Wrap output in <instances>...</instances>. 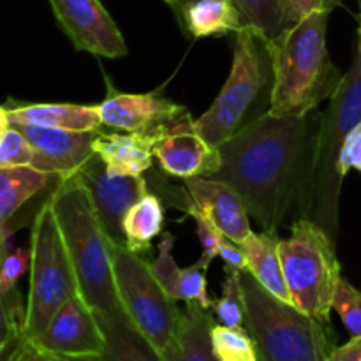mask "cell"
<instances>
[{
    "label": "cell",
    "instance_id": "1",
    "mask_svg": "<svg viewBox=\"0 0 361 361\" xmlns=\"http://www.w3.org/2000/svg\"><path fill=\"white\" fill-rule=\"evenodd\" d=\"M319 118L268 113L217 147L219 168L204 178L233 187L261 231H279L302 200Z\"/></svg>",
    "mask_w": 361,
    "mask_h": 361
},
{
    "label": "cell",
    "instance_id": "2",
    "mask_svg": "<svg viewBox=\"0 0 361 361\" xmlns=\"http://www.w3.org/2000/svg\"><path fill=\"white\" fill-rule=\"evenodd\" d=\"M48 201L76 275L78 295L95 316L122 310L113 275V240L106 235L87 189L74 175L62 176Z\"/></svg>",
    "mask_w": 361,
    "mask_h": 361
},
{
    "label": "cell",
    "instance_id": "3",
    "mask_svg": "<svg viewBox=\"0 0 361 361\" xmlns=\"http://www.w3.org/2000/svg\"><path fill=\"white\" fill-rule=\"evenodd\" d=\"M361 123V53L356 51L349 73L321 113L312 148L309 175L296 219H310L328 233L334 242L338 235V201L344 175L338 168L342 147Z\"/></svg>",
    "mask_w": 361,
    "mask_h": 361
},
{
    "label": "cell",
    "instance_id": "4",
    "mask_svg": "<svg viewBox=\"0 0 361 361\" xmlns=\"http://www.w3.org/2000/svg\"><path fill=\"white\" fill-rule=\"evenodd\" d=\"M275 87L274 42L252 25L236 32L231 73L210 108L196 120L201 136L221 147L270 113Z\"/></svg>",
    "mask_w": 361,
    "mask_h": 361
},
{
    "label": "cell",
    "instance_id": "5",
    "mask_svg": "<svg viewBox=\"0 0 361 361\" xmlns=\"http://www.w3.org/2000/svg\"><path fill=\"white\" fill-rule=\"evenodd\" d=\"M330 13H314L274 39L275 87L270 113L303 116L341 87L344 74L334 66L326 48Z\"/></svg>",
    "mask_w": 361,
    "mask_h": 361
},
{
    "label": "cell",
    "instance_id": "6",
    "mask_svg": "<svg viewBox=\"0 0 361 361\" xmlns=\"http://www.w3.org/2000/svg\"><path fill=\"white\" fill-rule=\"evenodd\" d=\"M245 328L259 361H328L334 345L330 323L314 319L242 271Z\"/></svg>",
    "mask_w": 361,
    "mask_h": 361
},
{
    "label": "cell",
    "instance_id": "7",
    "mask_svg": "<svg viewBox=\"0 0 361 361\" xmlns=\"http://www.w3.org/2000/svg\"><path fill=\"white\" fill-rule=\"evenodd\" d=\"M334 240L310 219H295L289 238L279 242L282 270L293 303L314 319L330 323L341 263Z\"/></svg>",
    "mask_w": 361,
    "mask_h": 361
},
{
    "label": "cell",
    "instance_id": "8",
    "mask_svg": "<svg viewBox=\"0 0 361 361\" xmlns=\"http://www.w3.org/2000/svg\"><path fill=\"white\" fill-rule=\"evenodd\" d=\"M30 252V289L25 305L23 331L32 342L46 330L60 307L78 295L76 275L49 201L35 214Z\"/></svg>",
    "mask_w": 361,
    "mask_h": 361
},
{
    "label": "cell",
    "instance_id": "9",
    "mask_svg": "<svg viewBox=\"0 0 361 361\" xmlns=\"http://www.w3.org/2000/svg\"><path fill=\"white\" fill-rule=\"evenodd\" d=\"M113 275L118 300L134 326L155 345L161 356L175 344L182 310L152 271L150 263L126 245L113 242Z\"/></svg>",
    "mask_w": 361,
    "mask_h": 361
},
{
    "label": "cell",
    "instance_id": "10",
    "mask_svg": "<svg viewBox=\"0 0 361 361\" xmlns=\"http://www.w3.org/2000/svg\"><path fill=\"white\" fill-rule=\"evenodd\" d=\"M74 176L87 189L106 235L115 243L126 245L122 221L129 208L150 192L147 180L143 176L109 175L97 154L92 155Z\"/></svg>",
    "mask_w": 361,
    "mask_h": 361
},
{
    "label": "cell",
    "instance_id": "11",
    "mask_svg": "<svg viewBox=\"0 0 361 361\" xmlns=\"http://www.w3.org/2000/svg\"><path fill=\"white\" fill-rule=\"evenodd\" d=\"M32 344L51 355L81 361L101 356L106 338L94 310L76 295L60 307L46 330Z\"/></svg>",
    "mask_w": 361,
    "mask_h": 361
},
{
    "label": "cell",
    "instance_id": "12",
    "mask_svg": "<svg viewBox=\"0 0 361 361\" xmlns=\"http://www.w3.org/2000/svg\"><path fill=\"white\" fill-rule=\"evenodd\" d=\"M49 6L76 49L106 59L127 55L122 32L101 0H49Z\"/></svg>",
    "mask_w": 361,
    "mask_h": 361
},
{
    "label": "cell",
    "instance_id": "13",
    "mask_svg": "<svg viewBox=\"0 0 361 361\" xmlns=\"http://www.w3.org/2000/svg\"><path fill=\"white\" fill-rule=\"evenodd\" d=\"M152 154L166 175L182 180L212 175L221 162L219 150L201 136L187 109L157 134Z\"/></svg>",
    "mask_w": 361,
    "mask_h": 361
},
{
    "label": "cell",
    "instance_id": "14",
    "mask_svg": "<svg viewBox=\"0 0 361 361\" xmlns=\"http://www.w3.org/2000/svg\"><path fill=\"white\" fill-rule=\"evenodd\" d=\"M20 130L35 150L32 168L56 176H71L95 154L99 130H66L55 127L11 123Z\"/></svg>",
    "mask_w": 361,
    "mask_h": 361
},
{
    "label": "cell",
    "instance_id": "15",
    "mask_svg": "<svg viewBox=\"0 0 361 361\" xmlns=\"http://www.w3.org/2000/svg\"><path fill=\"white\" fill-rule=\"evenodd\" d=\"M102 126L123 133L157 134L185 108L161 94H126L109 90L108 97L97 104Z\"/></svg>",
    "mask_w": 361,
    "mask_h": 361
},
{
    "label": "cell",
    "instance_id": "16",
    "mask_svg": "<svg viewBox=\"0 0 361 361\" xmlns=\"http://www.w3.org/2000/svg\"><path fill=\"white\" fill-rule=\"evenodd\" d=\"M187 192L204 217L231 242L242 245L252 233L249 212L233 187L219 180L192 176L183 180Z\"/></svg>",
    "mask_w": 361,
    "mask_h": 361
},
{
    "label": "cell",
    "instance_id": "17",
    "mask_svg": "<svg viewBox=\"0 0 361 361\" xmlns=\"http://www.w3.org/2000/svg\"><path fill=\"white\" fill-rule=\"evenodd\" d=\"M173 236L166 233L159 243V254L150 263L152 271L166 295L173 302H196L203 309L210 310L214 300L208 296L207 289V270L210 263L200 257L196 264L189 268H178L173 259Z\"/></svg>",
    "mask_w": 361,
    "mask_h": 361
},
{
    "label": "cell",
    "instance_id": "18",
    "mask_svg": "<svg viewBox=\"0 0 361 361\" xmlns=\"http://www.w3.org/2000/svg\"><path fill=\"white\" fill-rule=\"evenodd\" d=\"M159 134V133H157ZM157 134L111 133L99 130L94 152L113 176H143L152 168V147Z\"/></svg>",
    "mask_w": 361,
    "mask_h": 361
},
{
    "label": "cell",
    "instance_id": "19",
    "mask_svg": "<svg viewBox=\"0 0 361 361\" xmlns=\"http://www.w3.org/2000/svg\"><path fill=\"white\" fill-rule=\"evenodd\" d=\"M104 331L106 345L101 356L81 361H164L155 345L137 330L126 310L97 316Z\"/></svg>",
    "mask_w": 361,
    "mask_h": 361
},
{
    "label": "cell",
    "instance_id": "20",
    "mask_svg": "<svg viewBox=\"0 0 361 361\" xmlns=\"http://www.w3.org/2000/svg\"><path fill=\"white\" fill-rule=\"evenodd\" d=\"M279 242H281L279 231H252L240 247L245 252L247 271L279 300L293 303V296L282 270Z\"/></svg>",
    "mask_w": 361,
    "mask_h": 361
},
{
    "label": "cell",
    "instance_id": "21",
    "mask_svg": "<svg viewBox=\"0 0 361 361\" xmlns=\"http://www.w3.org/2000/svg\"><path fill=\"white\" fill-rule=\"evenodd\" d=\"M11 123L55 127L66 130H101L102 120L97 106L83 104H21L7 108Z\"/></svg>",
    "mask_w": 361,
    "mask_h": 361
},
{
    "label": "cell",
    "instance_id": "22",
    "mask_svg": "<svg viewBox=\"0 0 361 361\" xmlns=\"http://www.w3.org/2000/svg\"><path fill=\"white\" fill-rule=\"evenodd\" d=\"M214 326L207 309L196 302H187L182 312L178 337L162 355L164 361H219L212 349L210 331Z\"/></svg>",
    "mask_w": 361,
    "mask_h": 361
},
{
    "label": "cell",
    "instance_id": "23",
    "mask_svg": "<svg viewBox=\"0 0 361 361\" xmlns=\"http://www.w3.org/2000/svg\"><path fill=\"white\" fill-rule=\"evenodd\" d=\"M178 18L196 39L238 32L245 25L233 0H194L180 11Z\"/></svg>",
    "mask_w": 361,
    "mask_h": 361
},
{
    "label": "cell",
    "instance_id": "24",
    "mask_svg": "<svg viewBox=\"0 0 361 361\" xmlns=\"http://www.w3.org/2000/svg\"><path fill=\"white\" fill-rule=\"evenodd\" d=\"M62 176L34 168H0V229L27 201L37 196Z\"/></svg>",
    "mask_w": 361,
    "mask_h": 361
},
{
    "label": "cell",
    "instance_id": "25",
    "mask_svg": "<svg viewBox=\"0 0 361 361\" xmlns=\"http://www.w3.org/2000/svg\"><path fill=\"white\" fill-rule=\"evenodd\" d=\"M164 224V207L159 196L145 194L129 208L122 221V233L127 249L141 254L150 249L152 240L161 233Z\"/></svg>",
    "mask_w": 361,
    "mask_h": 361
},
{
    "label": "cell",
    "instance_id": "26",
    "mask_svg": "<svg viewBox=\"0 0 361 361\" xmlns=\"http://www.w3.org/2000/svg\"><path fill=\"white\" fill-rule=\"evenodd\" d=\"M212 349L219 361H259L257 348L247 328L214 324L210 331Z\"/></svg>",
    "mask_w": 361,
    "mask_h": 361
},
{
    "label": "cell",
    "instance_id": "27",
    "mask_svg": "<svg viewBox=\"0 0 361 361\" xmlns=\"http://www.w3.org/2000/svg\"><path fill=\"white\" fill-rule=\"evenodd\" d=\"M242 271L226 264L224 282H222V296L214 302L212 310L219 323L224 326L242 328L245 326V298L242 288Z\"/></svg>",
    "mask_w": 361,
    "mask_h": 361
},
{
    "label": "cell",
    "instance_id": "28",
    "mask_svg": "<svg viewBox=\"0 0 361 361\" xmlns=\"http://www.w3.org/2000/svg\"><path fill=\"white\" fill-rule=\"evenodd\" d=\"M233 2L242 13L245 25L256 27L271 41L282 34V0H233Z\"/></svg>",
    "mask_w": 361,
    "mask_h": 361
},
{
    "label": "cell",
    "instance_id": "29",
    "mask_svg": "<svg viewBox=\"0 0 361 361\" xmlns=\"http://www.w3.org/2000/svg\"><path fill=\"white\" fill-rule=\"evenodd\" d=\"M334 310L341 316L351 337H361V289L341 279L334 296Z\"/></svg>",
    "mask_w": 361,
    "mask_h": 361
},
{
    "label": "cell",
    "instance_id": "30",
    "mask_svg": "<svg viewBox=\"0 0 361 361\" xmlns=\"http://www.w3.org/2000/svg\"><path fill=\"white\" fill-rule=\"evenodd\" d=\"M34 161V147L20 130L11 126L0 141V168H32Z\"/></svg>",
    "mask_w": 361,
    "mask_h": 361
},
{
    "label": "cell",
    "instance_id": "31",
    "mask_svg": "<svg viewBox=\"0 0 361 361\" xmlns=\"http://www.w3.org/2000/svg\"><path fill=\"white\" fill-rule=\"evenodd\" d=\"M182 210H185L187 214L196 221V231H197V236H200L201 247H203L201 259L212 264V261L219 256V247H221V242L222 238H224V235H222V233L219 231V229L215 228L207 217H204V214L197 208V204L194 203L189 192H187L185 203H183Z\"/></svg>",
    "mask_w": 361,
    "mask_h": 361
},
{
    "label": "cell",
    "instance_id": "32",
    "mask_svg": "<svg viewBox=\"0 0 361 361\" xmlns=\"http://www.w3.org/2000/svg\"><path fill=\"white\" fill-rule=\"evenodd\" d=\"M338 4H341V0H282V32L293 28L314 13H331Z\"/></svg>",
    "mask_w": 361,
    "mask_h": 361
},
{
    "label": "cell",
    "instance_id": "33",
    "mask_svg": "<svg viewBox=\"0 0 361 361\" xmlns=\"http://www.w3.org/2000/svg\"><path fill=\"white\" fill-rule=\"evenodd\" d=\"M30 249H18L11 254L4 252L0 259V293L9 295L14 291L18 279L30 268Z\"/></svg>",
    "mask_w": 361,
    "mask_h": 361
},
{
    "label": "cell",
    "instance_id": "34",
    "mask_svg": "<svg viewBox=\"0 0 361 361\" xmlns=\"http://www.w3.org/2000/svg\"><path fill=\"white\" fill-rule=\"evenodd\" d=\"M2 256H0V259H2ZM23 323L25 309H21L20 300L14 295V291L9 295L0 293V348L9 341L11 335L16 334L18 330H23Z\"/></svg>",
    "mask_w": 361,
    "mask_h": 361
},
{
    "label": "cell",
    "instance_id": "35",
    "mask_svg": "<svg viewBox=\"0 0 361 361\" xmlns=\"http://www.w3.org/2000/svg\"><path fill=\"white\" fill-rule=\"evenodd\" d=\"M338 168L342 175H348L351 169L361 171V123L353 129L342 147L341 157H338Z\"/></svg>",
    "mask_w": 361,
    "mask_h": 361
},
{
    "label": "cell",
    "instance_id": "36",
    "mask_svg": "<svg viewBox=\"0 0 361 361\" xmlns=\"http://www.w3.org/2000/svg\"><path fill=\"white\" fill-rule=\"evenodd\" d=\"M28 348H30V341H28L23 330H18L0 348V361H20L25 356V353L28 351Z\"/></svg>",
    "mask_w": 361,
    "mask_h": 361
},
{
    "label": "cell",
    "instance_id": "37",
    "mask_svg": "<svg viewBox=\"0 0 361 361\" xmlns=\"http://www.w3.org/2000/svg\"><path fill=\"white\" fill-rule=\"evenodd\" d=\"M219 256L224 259L228 267L238 268V270H247V257L242 247L238 243L231 242L229 238H222L221 247H219Z\"/></svg>",
    "mask_w": 361,
    "mask_h": 361
},
{
    "label": "cell",
    "instance_id": "38",
    "mask_svg": "<svg viewBox=\"0 0 361 361\" xmlns=\"http://www.w3.org/2000/svg\"><path fill=\"white\" fill-rule=\"evenodd\" d=\"M328 361H361V337H351L344 345H335Z\"/></svg>",
    "mask_w": 361,
    "mask_h": 361
},
{
    "label": "cell",
    "instance_id": "39",
    "mask_svg": "<svg viewBox=\"0 0 361 361\" xmlns=\"http://www.w3.org/2000/svg\"><path fill=\"white\" fill-rule=\"evenodd\" d=\"M20 361H71V360L62 358V356L51 355V353H46V351H42V349H37L30 342V348H28V351L25 353V356Z\"/></svg>",
    "mask_w": 361,
    "mask_h": 361
},
{
    "label": "cell",
    "instance_id": "40",
    "mask_svg": "<svg viewBox=\"0 0 361 361\" xmlns=\"http://www.w3.org/2000/svg\"><path fill=\"white\" fill-rule=\"evenodd\" d=\"M9 127H11V120H9V115H7V108H2V106H0V141H2V137L6 136Z\"/></svg>",
    "mask_w": 361,
    "mask_h": 361
},
{
    "label": "cell",
    "instance_id": "41",
    "mask_svg": "<svg viewBox=\"0 0 361 361\" xmlns=\"http://www.w3.org/2000/svg\"><path fill=\"white\" fill-rule=\"evenodd\" d=\"M190 2H194V0H176V6L173 7V9H175L176 14H180V11H182L183 7H185L187 4H190Z\"/></svg>",
    "mask_w": 361,
    "mask_h": 361
},
{
    "label": "cell",
    "instance_id": "42",
    "mask_svg": "<svg viewBox=\"0 0 361 361\" xmlns=\"http://www.w3.org/2000/svg\"><path fill=\"white\" fill-rule=\"evenodd\" d=\"M6 243H7V236L6 233H4V228L0 229V256L4 254V250H6Z\"/></svg>",
    "mask_w": 361,
    "mask_h": 361
},
{
    "label": "cell",
    "instance_id": "43",
    "mask_svg": "<svg viewBox=\"0 0 361 361\" xmlns=\"http://www.w3.org/2000/svg\"><path fill=\"white\" fill-rule=\"evenodd\" d=\"M358 51L361 53V14H360V27H358Z\"/></svg>",
    "mask_w": 361,
    "mask_h": 361
},
{
    "label": "cell",
    "instance_id": "44",
    "mask_svg": "<svg viewBox=\"0 0 361 361\" xmlns=\"http://www.w3.org/2000/svg\"><path fill=\"white\" fill-rule=\"evenodd\" d=\"M164 2L169 4V6H171V7L176 6V0H164Z\"/></svg>",
    "mask_w": 361,
    "mask_h": 361
},
{
    "label": "cell",
    "instance_id": "45",
    "mask_svg": "<svg viewBox=\"0 0 361 361\" xmlns=\"http://www.w3.org/2000/svg\"><path fill=\"white\" fill-rule=\"evenodd\" d=\"M358 6H360V9H361V0H358Z\"/></svg>",
    "mask_w": 361,
    "mask_h": 361
}]
</instances>
